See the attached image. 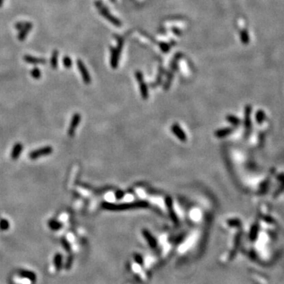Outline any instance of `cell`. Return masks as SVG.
Returning <instances> with one entry per match:
<instances>
[{
  "mask_svg": "<svg viewBox=\"0 0 284 284\" xmlns=\"http://www.w3.org/2000/svg\"><path fill=\"white\" fill-rule=\"evenodd\" d=\"M148 202L146 200H136L132 203H122V204H113L110 202L103 201L101 203V207L103 209L108 211H124V210L136 209V208H144L148 207Z\"/></svg>",
  "mask_w": 284,
  "mask_h": 284,
  "instance_id": "obj_1",
  "label": "cell"
},
{
  "mask_svg": "<svg viewBox=\"0 0 284 284\" xmlns=\"http://www.w3.org/2000/svg\"><path fill=\"white\" fill-rule=\"evenodd\" d=\"M123 47V40L122 39H118V47L116 48H111V54H110V65L113 69L117 68L119 61V56L121 54V49Z\"/></svg>",
  "mask_w": 284,
  "mask_h": 284,
  "instance_id": "obj_2",
  "label": "cell"
},
{
  "mask_svg": "<svg viewBox=\"0 0 284 284\" xmlns=\"http://www.w3.org/2000/svg\"><path fill=\"white\" fill-rule=\"evenodd\" d=\"M95 5H96V7L97 9H99V11L100 12V13L103 15V17L106 19V20H108L110 23H112L113 24H114L115 26L119 27L121 26V21L118 20V19L116 18L115 17L112 16V15L110 14V12L104 6H103V4L100 2H95Z\"/></svg>",
  "mask_w": 284,
  "mask_h": 284,
  "instance_id": "obj_3",
  "label": "cell"
},
{
  "mask_svg": "<svg viewBox=\"0 0 284 284\" xmlns=\"http://www.w3.org/2000/svg\"><path fill=\"white\" fill-rule=\"evenodd\" d=\"M52 152L53 148L51 146H45V147H42V148H37V149L30 151L29 154H28V158L32 160H36L40 157L50 155Z\"/></svg>",
  "mask_w": 284,
  "mask_h": 284,
  "instance_id": "obj_4",
  "label": "cell"
},
{
  "mask_svg": "<svg viewBox=\"0 0 284 284\" xmlns=\"http://www.w3.org/2000/svg\"><path fill=\"white\" fill-rule=\"evenodd\" d=\"M135 77H136V80H137V82H138L139 85H140V95H141L142 99H147L148 98L149 93H148V86H147V84H146V83L144 82V76H143V73H142L139 70L136 71V73H135Z\"/></svg>",
  "mask_w": 284,
  "mask_h": 284,
  "instance_id": "obj_5",
  "label": "cell"
},
{
  "mask_svg": "<svg viewBox=\"0 0 284 284\" xmlns=\"http://www.w3.org/2000/svg\"><path fill=\"white\" fill-rule=\"evenodd\" d=\"M251 113H252V106L248 104L245 106V116H244V125H245V134L248 136L251 133L252 129V122H251Z\"/></svg>",
  "mask_w": 284,
  "mask_h": 284,
  "instance_id": "obj_6",
  "label": "cell"
},
{
  "mask_svg": "<svg viewBox=\"0 0 284 284\" xmlns=\"http://www.w3.org/2000/svg\"><path fill=\"white\" fill-rule=\"evenodd\" d=\"M80 120H81V116H80V114H79V113H75L73 115V117H72V118H71L70 124H69V128H68V136H70V137L74 136L75 132L77 130L79 124H80Z\"/></svg>",
  "mask_w": 284,
  "mask_h": 284,
  "instance_id": "obj_7",
  "label": "cell"
},
{
  "mask_svg": "<svg viewBox=\"0 0 284 284\" xmlns=\"http://www.w3.org/2000/svg\"><path fill=\"white\" fill-rule=\"evenodd\" d=\"M77 67H78L79 71H80V74H81V77H82L84 82L86 84H89L91 83L92 79H91V77H90L88 69H87L86 66L84 65V64L83 63L82 61H80V60L77 61Z\"/></svg>",
  "mask_w": 284,
  "mask_h": 284,
  "instance_id": "obj_8",
  "label": "cell"
},
{
  "mask_svg": "<svg viewBox=\"0 0 284 284\" xmlns=\"http://www.w3.org/2000/svg\"><path fill=\"white\" fill-rule=\"evenodd\" d=\"M171 131L173 134L179 139L181 141L185 142L187 140V136L185 134V131L181 129L178 124L174 123L171 125Z\"/></svg>",
  "mask_w": 284,
  "mask_h": 284,
  "instance_id": "obj_9",
  "label": "cell"
},
{
  "mask_svg": "<svg viewBox=\"0 0 284 284\" xmlns=\"http://www.w3.org/2000/svg\"><path fill=\"white\" fill-rule=\"evenodd\" d=\"M165 204H166V207H167V210H168V212H169V214H170V217L171 218L173 222H175V223H177L178 219H177V215H176L175 212H174V207H173V200H172L171 197H170V196H166V198H165Z\"/></svg>",
  "mask_w": 284,
  "mask_h": 284,
  "instance_id": "obj_10",
  "label": "cell"
},
{
  "mask_svg": "<svg viewBox=\"0 0 284 284\" xmlns=\"http://www.w3.org/2000/svg\"><path fill=\"white\" fill-rule=\"evenodd\" d=\"M23 144L20 142H17L16 144H14V145L13 146V148H12L11 152H10V158H11L13 160H17V159H19V157L21 156V153H22L23 151Z\"/></svg>",
  "mask_w": 284,
  "mask_h": 284,
  "instance_id": "obj_11",
  "label": "cell"
},
{
  "mask_svg": "<svg viewBox=\"0 0 284 284\" xmlns=\"http://www.w3.org/2000/svg\"><path fill=\"white\" fill-rule=\"evenodd\" d=\"M17 274H18L21 278H27V279L30 280L31 282H34L36 281V275L33 271H29V270L20 269L17 271Z\"/></svg>",
  "mask_w": 284,
  "mask_h": 284,
  "instance_id": "obj_12",
  "label": "cell"
},
{
  "mask_svg": "<svg viewBox=\"0 0 284 284\" xmlns=\"http://www.w3.org/2000/svg\"><path fill=\"white\" fill-rule=\"evenodd\" d=\"M232 132H233V128H223V129H219L215 131V135L216 137L222 138V137H225V136L230 135Z\"/></svg>",
  "mask_w": 284,
  "mask_h": 284,
  "instance_id": "obj_13",
  "label": "cell"
},
{
  "mask_svg": "<svg viewBox=\"0 0 284 284\" xmlns=\"http://www.w3.org/2000/svg\"><path fill=\"white\" fill-rule=\"evenodd\" d=\"M62 255L61 253H56L54 257V265L57 271H60L62 267Z\"/></svg>",
  "mask_w": 284,
  "mask_h": 284,
  "instance_id": "obj_14",
  "label": "cell"
},
{
  "mask_svg": "<svg viewBox=\"0 0 284 284\" xmlns=\"http://www.w3.org/2000/svg\"><path fill=\"white\" fill-rule=\"evenodd\" d=\"M48 226L50 230H58L62 228V223L60 222L59 221H57L55 219H51V220L48 221Z\"/></svg>",
  "mask_w": 284,
  "mask_h": 284,
  "instance_id": "obj_15",
  "label": "cell"
},
{
  "mask_svg": "<svg viewBox=\"0 0 284 284\" xmlns=\"http://www.w3.org/2000/svg\"><path fill=\"white\" fill-rule=\"evenodd\" d=\"M24 61L30 64H44L46 60L43 58H36L31 56H24Z\"/></svg>",
  "mask_w": 284,
  "mask_h": 284,
  "instance_id": "obj_16",
  "label": "cell"
},
{
  "mask_svg": "<svg viewBox=\"0 0 284 284\" xmlns=\"http://www.w3.org/2000/svg\"><path fill=\"white\" fill-rule=\"evenodd\" d=\"M226 120L234 126H237L241 124V120L237 118V116L233 115V114H227L226 116Z\"/></svg>",
  "mask_w": 284,
  "mask_h": 284,
  "instance_id": "obj_17",
  "label": "cell"
},
{
  "mask_svg": "<svg viewBox=\"0 0 284 284\" xmlns=\"http://www.w3.org/2000/svg\"><path fill=\"white\" fill-rule=\"evenodd\" d=\"M258 232H259V226L257 223H255L251 227L250 232H249V238L251 241H255L258 236Z\"/></svg>",
  "mask_w": 284,
  "mask_h": 284,
  "instance_id": "obj_18",
  "label": "cell"
},
{
  "mask_svg": "<svg viewBox=\"0 0 284 284\" xmlns=\"http://www.w3.org/2000/svg\"><path fill=\"white\" fill-rule=\"evenodd\" d=\"M240 37H241V41L243 44L247 45L249 43V36H248V33L246 29L241 30V32H240Z\"/></svg>",
  "mask_w": 284,
  "mask_h": 284,
  "instance_id": "obj_19",
  "label": "cell"
},
{
  "mask_svg": "<svg viewBox=\"0 0 284 284\" xmlns=\"http://www.w3.org/2000/svg\"><path fill=\"white\" fill-rule=\"evenodd\" d=\"M269 179L267 178V179L264 180V181L260 184V187H259V193H260V194H264L265 192H267L268 186H269Z\"/></svg>",
  "mask_w": 284,
  "mask_h": 284,
  "instance_id": "obj_20",
  "label": "cell"
},
{
  "mask_svg": "<svg viewBox=\"0 0 284 284\" xmlns=\"http://www.w3.org/2000/svg\"><path fill=\"white\" fill-rule=\"evenodd\" d=\"M256 121L258 124H261L265 119V113L263 110H258L256 113Z\"/></svg>",
  "mask_w": 284,
  "mask_h": 284,
  "instance_id": "obj_21",
  "label": "cell"
},
{
  "mask_svg": "<svg viewBox=\"0 0 284 284\" xmlns=\"http://www.w3.org/2000/svg\"><path fill=\"white\" fill-rule=\"evenodd\" d=\"M227 224L230 226H241V222L240 219H228L226 221Z\"/></svg>",
  "mask_w": 284,
  "mask_h": 284,
  "instance_id": "obj_22",
  "label": "cell"
},
{
  "mask_svg": "<svg viewBox=\"0 0 284 284\" xmlns=\"http://www.w3.org/2000/svg\"><path fill=\"white\" fill-rule=\"evenodd\" d=\"M50 65L53 69H55L58 66V52L57 51H54L53 53L52 58L50 60Z\"/></svg>",
  "mask_w": 284,
  "mask_h": 284,
  "instance_id": "obj_23",
  "label": "cell"
},
{
  "mask_svg": "<svg viewBox=\"0 0 284 284\" xmlns=\"http://www.w3.org/2000/svg\"><path fill=\"white\" fill-rule=\"evenodd\" d=\"M9 228V222L7 219H2L0 220V229L2 230H7Z\"/></svg>",
  "mask_w": 284,
  "mask_h": 284,
  "instance_id": "obj_24",
  "label": "cell"
},
{
  "mask_svg": "<svg viewBox=\"0 0 284 284\" xmlns=\"http://www.w3.org/2000/svg\"><path fill=\"white\" fill-rule=\"evenodd\" d=\"M173 77H174V76H173V73L170 72V73L168 74V76H167V80H166V83H165L164 86H163V89H164L165 91H167V90L169 89V88H170V84H171V81H172V79H173Z\"/></svg>",
  "mask_w": 284,
  "mask_h": 284,
  "instance_id": "obj_25",
  "label": "cell"
},
{
  "mask_svg": "<svg viewBox=\"0 0 284 284\" xmlns=\"http://www.w3.org/2000/svg\"><path fill=\"white\" fill-rule=\"evenodd\" d=\"M61 243H62V246H63V248H65V251H67V252H70V250H71L70 243L68 241V240L66 239L65 237H62V239H61Z\"/></svg>",
  "mask_w": 284,
  "mask_h": 284,
  "instance_id": "obj_26",
  "label": "cell"
},
{
  "mask_svg": "<svg viewBox=\"0 0 284 284\" xmlns=\"http://www.w3.org/2000/svg\"><path fill=\"white\" fill-rule=\"evenodd\" d=\"M31 75H32V77L33 78L39 79L41 77V72H40V70L38 68L35 67L31 70Z\"/></svg>",
  "mask_w": 284,
  "mask_h": 284,
  "instance_id": "obj_27",
  "label": "cell"
},
{
  "mask_svg": "<svg viewBox=\"0 0 284 284\" xmlns=\"http://www.w3.org/2000/svg\"><path fill=\"white\" fill-rule=\"evenodd\" d=\"M73 256H72V255H70V256H68L67 260H66V261H65V269L66 270L70 269L71 267H72V264H73Z\"/></svg>",
  "mask_w": 284,
  "mask_h": 284,
  "instance_id": "obj_28",
  "label": "cell"
},
{
  "mask_svg": "<svg viewBox=\"0 0 284 284\" xmlns=\"http://www.w3.org/2000/svg\"><path fill=\"white\" fill-rule=\"evenodd\" d=\"M283 191H284V181H282V184L280 185V186L278 187V189H276V191L275 192V193H274V196H275V197H276V196H278V195L280 194V193H282V192H283Z\"/></svg>",
  "mask_w": 284,
  "mask_h": 284,
  "instance_id": "obj_29",
  "label": "cell"
},
{
  "mask_svg": "<svg viewBox=\"0 0 284 284\" xmlns=\"http://www.w3.org/2000/svg\"><path fill=\"white\" fill-rule=\"evenodd\" d=\"M62 62H63V65H65V68H69L71 65H72V61H71L70 58L67 56L63 58Z\"/></svg>",
  "mask_w": 284,
  "mask_h": 284,
  "instance_id": "obj_30",
  "label": "cell"
},
{
  "mask_svg": "<svg viewBox=\"0 0 284 284\" xmlns=\"http://www.w3.org/2000/svg\"><path fill=\"white\" fill-rule=\"evenodd\" d=\"M159 47H160L161 50H163V52H167L170 48V46L167 43H159Z\"/></svg>",
  "mask_w": 284,
  "mask_h": 284,
  "instance_id": "obj_31",
  "label": "cell"
},
{
  "mask_svg": "<svg viewBox=\"0 0 284 284\" xmlns=\"http://www.w3.org/2000/svg\"><path fill=\"white\" fill-rule=\"evenodd\" d=\"M263 219L264 220V222H267V223H275V219H273L272 217L270 216V215H265V216L263 217Z\"/></svg>",
  "mask_w": 284,
  "mask_h": 284,
  "instance_id": "obj_32",
  "label": "cell"
},
{
  "mask_svg": "<svg viewBox=\"0 0 284 284\" xmlns=\"http://www.w3.org/2000/svg\"><path fill=\"white\" fill-rule=\"evenodd\" d=\"M124 196V192L121 190H118L115 192V198L117 200H121V198H123Z\"/></svg>",
  "mask_w": 284,
  "mask_h": 284,
  "instance_id": "obj_33",
  "label": "cell"
},
{
  "mask_svg": "<svg viewBox=\"0 0 284 284\" xmlns=\"http://www.w3.org/2000/svg\"><path fill=\"white\" fill-rule=\"evenodd\" d=\"M277 179H278V181H280L281 182H282V181H284V174H283V173L278 174V175L277 176Z\"/></svg>",
  "mask_w": 284,
  "mask_h": 284,
  "instance_id": "obj_34",
  "label": "cell"
},
{
  "mask_svg": "<svg viewBox=\"0 0 284 284\" xmlns=\"http://www.w3.org/2000/svg\"><path fill=\"white\" fill-rule=\"evenodd\" d=\"M114 1H115V0H110V2H114Z\"/></svg>",
  "mask_w": 284,
  "mask_h": 284,
  "instance_id": "obj_35",
  "label": "cell"
}]
</instances>
